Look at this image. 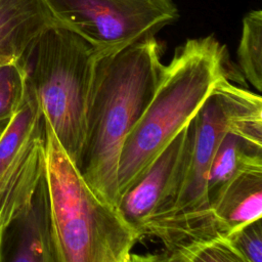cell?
Wrapping results in <instances>:
<instances>
[{"mask_svg": "<svg viewBox=\"0 0 262 262\" xmlns=\"http://www.w3.org/2000/svg\"><path fill=\"white\" fill-rule=\"evenodd\" d=\"M163 66L156 36L98 57L95 63L78 168L90 187L117 208L121 151L156 90Z\"/></svg>", "mask_w": 262, "mask_h": 262, "instance_id": "cell-1", "label": "cell"}, {"mask_svg": "<svg viewBox=\"0 0 262 262\" xmlns=\"http://www.w3.org/2000/svg\"><path fill=\"white\" fill-rule=\"evenodd\" d=\"M43 122L46 262H127L138 230L90 187Z\"/></svg>", "mask_w": 262, "mask_h": 262, "instance_id": "cell-2", "label": "cell"}, {"mask_svg": "<svg viewBox=\"0 0 262 262\" xmlns=\"http://www.w3.org/2000/svg\"><path fill=\"white\" fill-rule=\"evenodd\" d=\"M231 80L226 49L214 36L187 39L163 66L156 90L123 145L119 202L185 128L216 84Z\"/></svg>", "mask_w": 262, "mask_h": 262, "instance_id": "cell-3", "label": "cell"}, {"mask_svg": "<svg viewBox=\"0 0 262 262\" xmlns=\"http://www.w3.org/2000/svg\"><path fill=\"white\" fill-rule=\"evenodd\" d=\"M98 56L78 33L57 24L46 30L25 58L27 85L44 121L79 167L87 133V113Z\"/></svg>", "mask_w": 262, "mask_h": 262, "instance_id": "cell-4", "label": "cell"}, {"mask_svg": "<svg viewBox=\"0 0 262 262\" xmlns=\"http://www.w3.org/2000/svg\"><path fill=\"white\" fill-rule=\"evenodd\" d=\"M60 25L78 33L101 57L179 18L173 0H45Z\"/></svg>", "mask_w": 262, "mask_h": 262, "instance_id": "cell-5", "label": "cell"}, {"mask_svg": "<svg viewBox=\"0 0 262 262\" xmlns=\"http://www.w3.org/2000/svg\"><path fill=\"white\" fill-rule=\"evenodd\" d=\"M44 122L27 85L25 99L0 134V234L33 206L44 174Z\"/></svg>", "mask_w": 262, "mask_h": 262, "instance_id": "cell-6", "label": "cell"}, {"mask_svg": "<svg viewBox=\"0 0 262 262\" xmlns=\"http://www.w3.org/2000/svg\"><path fill=\"white\" fill-rule=\"evenodd\" d=\"M189 139V124L120 199L118 209L139 232L147 221L167 214L178 192Z\"/></svg>", "mask_w": 262, "mask_h": 262, "instance_id": "cell-7", "label": "cell"}, {"mask_svg": "<svg viewBox=\"0 0 262 262\" xmlns=\"http://www.w3.org/2000/svg\"><path fill=\"white\" fill-rule=\"evenodd\" d=\"M57 24L45 0H0V64L25 60L41 35Z\"/></svg>", "mask_w": 262, "mask_h": 262, "instance_id": "cell-8", "label": "cell"}, {"mask_svg": "<svg viewBox=\"0 0 262 262\" xmlns=\"http://www.w3.org/2000/svg\"><path fill=\"white\" fill-rule=\"evenodd\" d=\"M210 209L220 233L226 236L261 219L262 164L242 170L218 188L210 196Z\"/></svg>", "mask_w": 262, "mask_h": 262, "instance_id": "cell-9", "label": "cell"}, {"mask_svg": "<svg viewBox=\"0 0 262 262\" xmlns=\"http://www.w3.org/2000/svg\"><path fill=\"white\" fill-rule=\"evenodd\" d=\"M156 262H249L226 235L193 238L164 248Z\"/></svg>", "mask_w": 262, "mask_h": 262, "instance_id": "cell-10", "label": "cell"}, {"mask_svg": "<svg viewBox=\"0 0 262 262\" xmlns=\"http://www.w3.org/2000/svg\"><path fill=\"white\" fill-rule=\"evenodd\" d=\"M262 164V150L249 145L239 137L227 132L214 156L209 176L208 193L210 196L242 170Z\"/></svg>", "mask_w": 262, "mask_h": 262, "instance_id": "cell-11", "label": "cell"}, {"mask_svg": "<svg viewBox=\"0 0 262 262\" xmlns=\"http://www.w3.org/2000/svg\"><path fill=\"white\" fill-rule=\"evenodd\" d=\"M237 61L245 79L258 91L262 90V11H249L243 18L237 46Z\"/></svg>", "mask_w": 262, "mask_h": 262, "instance_id": "cell-12", "label": "cell"}, {"mask_svg": "<svg viewBox=\"0 0 262 262\" xmlns=\"http://www.w3.org/2000/svg\"><path fill=\"white\" fill-rule=\"evenodd\" d=\"M17 222L18 238L11 262H46L42 182L33 206Z\"/></svg>", "mask_w": 262, "mask_h": 262, "instance_id": "cell-13", "label": "cell"}, {"mask_svg": "<svg viewBox=\"0 0 262 262\" xmlns=\"http://www.w3.org/2000/svg\"><path fill=\"white\" fill-rule=\"evenodd\" d=\"M27 93L24 60L0 64V134L21 105Z\"/></svg>", "mask_w": 262, "mask_h": 262, "instance_id": "cell-14", "label": "cell"}, {"mask_svg": "<svg viewBox=\"0 0 262 262\" xmlns=\"http://www.w3.org/2000/svg\"><path fill=\"white\" fill-rule=\"evenodd\" d=\"M228 237L249 262H262L261 219L244 225L229 234Z\"/></svg>", "mask_w": 262, "mask_h": 262, "instance_id": "cell-15", "label": "cell"}, {"mask_svg": "<svg viewBox=\"0 0 262 262\" xmlns=\"http://www.w3.org/2000/svg\"><path fill=\"white\" fill-rule=\"evenodd\" d=\"M127 262H156V254L131 253Z\"/></svg>", "mask_w": 262, "mask_h": 262, "instance_id": "cell-16", "label": "cell"}, {"mask_svg": "<svg viewBox=\"0 0 262 262\" xmlns=\"http://www.w3.org/2000/svg\"><path fill=\"white\" fill-rule=\"evenodd\" d=\"M3 245H4V234H0V262H3Z\"/></svg>", "mask_w": 262, "mask_h": 262, "instance_id": "cell-17", "label": "cell"}]
</instances>
